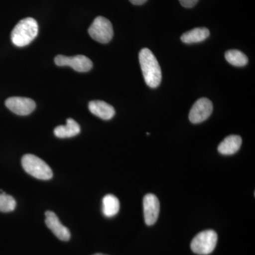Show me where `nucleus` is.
I'll list each match as a JSON object with an SVG mask.
<instances>
[{"label":"nucleus","mask_w":255,"mask_h":255,"mask_svg":"<svg viewBox=\"0 0 255 255\" xmlns=\"http://www.w3.org/2000/svg\"><path fill=\"white\" fill-rule=\"evenodd\" d=\"M25 172L32 177L41 180H49L53 177V171L43 159L31 154H26L21 159Z\"/></svg>","instance_id":"nucleus-3"},{"label":"nucleus","mask_w":255,"mask_h":255,"mask_svg":"<svg viewBox=\"0 0 255 255\" xmlns=\"http://www.w3.org/2000/svg\"><path fill=\"white\" fill-rule=\"evenodd\" d=\"M199 0H179L181 4L185 8H191L197 4Z\"/></svg>","instance_id":"nucleus-18"},{"label":"nucleus","mask_w":255,"mask_h":255,"mask_svg":"<svg viewBox=\"0 0 255 255\" xmlns=\"http://www.w3.org/2000/svg\"><path fill=\"white\" fill-rule=\"evenodd\" d=\"M226 59L228 63L236 67H243L248 63V57L238 50H230L226 53Z\"/></svg>","instance_id":"nucleus-16"},{"label":"nucleus","mask_w":255,"mask_h":255,"mask_svg":"<svg viewBox=\"0 0 255 255\" xmlns=\"http://www.w3.org/2000/svg\"><path fill=\"white\" fill-rule=\"evenodd\" d=\"M45 216H46L45 222H46L47 227L49 228L53 234L60 241H68L71 237L70 231L68 228L65 227L60 223L56 214L52 211H48L45 213Z\"/></svg>","instance_id":"nucleus-10"},{"label":"nucleus","mask_w":255,"mask_h":255,"mask_svg":"<svg viewBox=\"0 0 255 255\" xmlns=\"http://www.w3.org/2000/svg\"><path fill=\"white\" fill-rule=\"evenodd\" d=\"M93 255H104V254H100V253H99V254H95Z\"/></svg>","instance_id":"nucleus-20"},{"label":"nucleus","mask_w":255,"mask_h":255,"mask_svg":"<svg viewBox=\"0 0 255 255\" xmlns=\"http://www.w3.org/2000/svg\"><path fill=\"white\" fill-rule=\"evenodd\" d=\"M210 31L208 28L201 27L195 28L191 31L183 33L181 36V40L183 43L187 44L191 43H200L201 41H205L209 38Z\"/></svg>","instance_id":"nucleus-14"},{"label":"nucleus","mask_w":255,"mask_h":255,"mask_svg":"<svg viewBox=\"0 0 255 255\" xmlns=\"http://www.w3.org/2000/svg\"><path fill=\"white\" fill-rule=\"evenodd\" d=\"M38 32V23L34 18H23L15 26L11 31V41L16 46H27L36 38Z\"/></svg>","instance_id":"nucleus-2"},{"label":"nucleus","mask_w":255,"mask_h":255,"mask_svg":"<svg viewBox=\"0 0 255 255\" xmlns=\"http://www.w3.org/2000/svg\"><path fill=\"white\" fill-rule=\"evenodd\" d=\"M89 34L92 39L101 43L111 41L114 36L113 26L110 20L104 16H97L88 29Z\"/></svg>","instance_id":"nucleus-5"},{"label":"nucleus","mask_w":255,"mask_h":255,"mask_svg":"<svg viewBox=\"0 0 255 255\" xmlns=\"http://www.w3.org/2000/svg\"><path fill=\"white\" fill-rule=\"evenodd\" d=\"M217 242V233L213 230H206L194 238L191 243V249L197 255H210L214 252Z\"/></svg>","instance_id":"nucleus-4"},{"label":"nucleus","mask_w":255,"mask_h":255,"mask_svg":"<svg viewBox=\"0 0 255 255\" xmlns=\"http://www.w3.org/2000/svg\"><path fill=\"white\" fill-rule=\"evenodd\" d=\"M88 107L92 114L103 120H110L116 114L114 107L103 101H92Z\"/></svg>","instance_id":"nucleus-11"},{"label":"nucleus","mask_w":255,"mask_h":255,"mask_svg":"<svg viewBox=\"0 0 255 255\" xmlns=\"http://www.w3.org/2000/svg\"><path fill=\"white\" fill-rule=\"evenodd\" d=\"M129 1L134 5H142L145 4L147 0H129Z\"/></svg>","instance_id":"nucleus-19"},{"label":"nucleus","mask_w":255,"mask_h":255,"mask_svg":"<svg viewBox=\"0 0 255 255\" xmlns=\"http://www.w3.org/2000/svg\"><path fill=\"white\" fill-rule=\"evenodd\" d=\"M81 131L80 125L73 119H67L66 125L59 126L54 129L55 136L66 138L76 136Z\"/></svg>","instance_id":"nucleus-13"},{"label":"nucleus","mask_w":255,"mask_h":255,"mask_svg":"<svg viewBox=\"0 0 255 255\" xmlns=\"http://www.w3.org/2000/svg\"><path fill=\"white\" fill-rule=\"evenodd\" d=\"M102 211L106 217L111 218L118 214L120 209L119 199L112 194H108L102 201Z\"/></svg>","instance_id":"nucleus-15"},{"label":"nucleus","mask_w":255,"mask_h":255,"mask_svg":"<svg viewBox=\"0 0 255 255\" xmlns=\"http://www.w3.org/2000/svg\"><path fill=\"white\" fill-rule=\"evenodd\" d=\"M139 61L146 84L151 88L158 87L162 81V71L152 51L142 48L139 53Z\"/></svg>","instance_id":"nucleus-1"},{"label":"nucleus","mask_w":255,"mask_h":255,"mask_svg":"<svg viewBox=\"0 0 255 255\" xmlns=\"http://www.w3.org/2000/svg\"><path fill=\"white\" fill-rule=\"evenodd\" d=\"M242 138L237 135H228L218 147L220 153L224 155H231L236 153L241 148Z\"/></svg>","instance_id":"nucleus-12"},{"label":"nucleus","mask_w":255,"mask_h":255,"mask_svg":"<svg viewBox=\"0 0 255 255\" xmlns=\"http://www.w3.org/2000/svg\"><path fill=\"white\" fill-rule=\"evenodd\" d=\"M55 65L58 66H70L75 71L86 73L90 71L93 67L92 60L85 55H78L75 56H65L58 55L55 58Z\"/></svg>","instance_id":"nucleus-6"},{"label":"nucleus","mask_w":255,"mask_h":255,"mask_svg":"<svg viewBox=\"0 0 255 255\" xmlns=\"http://www.w3.org/2000/svg\"><path fill=\"white\" fill-rule=\"evenodd\" d=\"M0 211L8 213L14 211L16 202L11 196L7 195L4 191L0 190Z\"/></svg>","instance_id":"nucleus-17"},{"label":"nucleus","mask_w":255,"mask_h":255,"mask_svg":"<svg viewBox=\"0 0 255 255\" xmlns=\"http://www.w3.org/2000/svg\"><path fill=\"white\" fill-rule=\"evenodd\" d=\"M143 213L147 226H152L157 222L159 214V201L157 196L152 194L144 196Z\"/></svg>","instance_id":"nucleus-9"},{"label":"nucleus","mask_w":255,"mask_h":255,"mask_svg":"<svg viewBox=\"0 0 255 255\" xmlns=\"http://www.w3.org/2000/svg\"><path fill=\"white\" fill-rule=\"evenodd\" d=\"M5 105L11 112L19 116H27L36 109L34 101L26 97H9L5 102Z\"/></svg>","instance_id":"nucleus-8"},{"label":"nucleus","mask_w":255,"mask_h":255,"mask_svg":"<svg viewBox=\"0 0 255 255\" xmlns=\"http://www.w3.org/2000/svg\"><path fill=\"white\" fill-rule=\"evenodd\" d=\"M213 112V104L207 98L196 101L189 112V121L192 124H199L209 118Z\"/></svg>","instance_id":"nucleus-7"}]
</instances>
